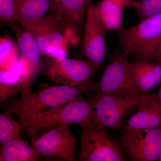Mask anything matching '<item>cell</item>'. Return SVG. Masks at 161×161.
<instances>
[{"label":"cell","instance_id":"30bf717a","mask_svg":"<svg viewBox=\"0 0 161 161\" xmlns=\"http://www.w3.org/2000/svg\"><path fill=\"white\" fill-rule=\"evenodd\" d=\"M68 124L50 129L31 139V146L41 157H56L74 161L77 139Z\"/></svg>","mask_w":161,"mask_h":161},{"label":"cell","instance_id":"d6986e66","mask_svg":"<svg viewBox=\"0 0 161 161\" xmlns=\"http://www.w3.org/2000/svg\"><path fill=\"white\" fill-rule=\"evenodd\" d=\"M24 91L22 78L19 73L14 70H1L0 72V101L6 100L16 93Z\"/></svg>","mask_w":161,"mask_h":161},{"label":"cell","instance_id":"7a4b0ae2","mask_svg":"<svg viewBox=\"0 0 161 161\" xmlns=\"http://www.w3.org/2000/svg\"><path fill=\"white\" fill-rule=\"evenodd\" d=\"M81 161H125L120 145L111 137L95 112L80 131Z\"/></svg>","mask_w":161,"mask_h":161},{"label":"cell","instance_id":"cb8c5ba5","mask_svg":"<svg viewBox=\"0 0 161 161\" xmlns=\"http://www.w3.org/2000/svg\"><path fill=\"white\" fill-rule=\"evenodd\" d=\"M142 60H152L161 64V36L153 43Z\"/></svg>","mask_w":161,"mask_h":161},{"label":"cell","instance_id":"ba28073f","mask_svg":"<svg viewBox=\"0 0 161 161\" xmlns=\"http://www.w3.org/2000/svg\"><path fill=\"white\" fill-rule=\"evenodd\" d=\"M161 36V14L147 18L137 25L120 31L119 44L122 52L135 60H140Z\"/></svg>","mask_w":161,"mask_h":161},{"label":"cell","instance_id":"6da1fadb","mask_svg":"<svg viewBox=\"0 0 161 161\" xmlns=\"http://www.w3.org/2000/svg\"><path fill=\"white\" fill-rule=\"evenodd\" d=\"M89 92L86 88L63 85L44 87L34 93L22 94L20 98L3 108L5 111L16 115L19 121H22L49 113Z\"/></svg>","mask_w":161,"mask_h":161},{"label":"cell","instance_id":"5b68a950","mask_svg":"<svg viewBox=\"0 0 161 161\" xmlns=\"http://www.w3.org/2000/svg\"><path fill=\"white\" fill-rule=\"evenodd\" d=\"M43 69L47 78L55 83L90 91L102 64L80 59L49 58L43 60Z\"/></svg>","mask_w":161,"mask_h":161},{"label":"cell","instance_id":"d4e9b609","mask_svg":"<svg viewBox=\"0 0 161 161\" xmlns=\"http://www.w3.org/2000/svg\"><path fill=\"white\" fill-rule=\"evenodd\" d=\"M113 1L121 4L124 7H125L128 6V4L132 0H113Z\"/></svg>","mask_w":161,"mask_h":161},{"label":"cell","instance_id":"277c9868","mask_svg":"<svg viewBox=\"0 0 161 161\" xmlns=\"http://www.w3.org/2000/svg\"><path fill=\"white\" fill-rule=\"evenodd\" d=\"M86 100L105 128L122 130L137 110L143 95L124 96L88 92Z\"/></svg>","mask_w":161,"mask_h":161},{"label":"cell","instance_id":"3957f363","mask_svg":"<svg viewBox=\"0 0 161 161\" xmlns=\"http://www.w3.org/2000/svg\"><path fill=\"white\" fill-rule=\"evenodd\" d=\"M94 113L86 99L80 95L49 113L20 123L31 139L62 124H76L83 127Z\"/></svg>","mask_w":161,"mask_h":161},{"label":"cell","instance_id":"8fae6325","mask_svg":"<svg viewBox=\"0 0 161 161\" xmlns=\"http://www.w3.org/2000/svg\"><path fill=\"white\" fill-rule=\"evenodd\" d=\"M106 31L91 5L88 10L80 40V51L86 60L102 64L107 53Z\"/></svg>","mask_w":161,"mask_h":161},{"label":"cell","instance_id":"5bb4252c","mask_svg":"<svg viewBox=\"0 0 161 161\" xmlns=\"http://www.w3.org/2000/svg\"><path fill=\"white\" fill-rule=\"evenodd\" d=\"M9 24L16 38L20 57L27 64L31 76L35 80L43 69L37 43L31 33L23 28L18 22H12Z\"/></svg>","mask_w":161,"mask_h":161},{"label":"cell","instance_id":"484cf974","mask_svg":"<svg viewBox=\"0 0 161 161\" xmlns=\"http://www.w3.org/2000/svg\"><path fill=\"white\" fill-rule=\"evenodd\" d=\"M158 95V97L159 100L160 102L161 103V82L160 83V87L159 90L158 92L157 93Z\"/></svg>","mask_w":161,"mask_h":161},{"label":"cell","instance_id":"8992f818","mask_svg":"<svg viewBox=\"0 0 161 161\" xmlns=\"http://www.w3.org/2000/svg\"><path fill=\"white\" fill-rule=\"evenodd\" d=\"M129 58L122 52L111 55L100 80L92 83L90 91L97 94L124 96L145 95L141 92L134 81Z\"/></svg>","mask_w":161,"mask_h":161},{"label":"cell","instance_id":"4316f807","mask_svg":"<svg viewBox=\"0 0 161 161\" xmlns=\"http://www.w3.org/2000/svg\"><path fill=\"white\" fill-rule=\"evenodd\" d=\"M158 160L159 161H161V150L160 153V155L159 156Z\"/></svg>","mask_w":161,"mask_h":161},{"label":"cell","instance_id":"603a6c76","mask_svg":"<svg viewBox=\"0 0 161 161\" xmlns=\"http://www.w3.org/2000/svg\"><path fill=\"white\" fill-rule=\"evenodd\" d=\"M0 19L4 22H17V11L15 0H0Z\"/></svg>","mask_w":161,"mask_h":161},{"label":"cell","instance_id":"7c38bea8","mask_svg":"<svg viewBox=\"0 0 161 161\" xmlns=\"http://www.w3.org/2000/svg\"><path fill=\"white\" fill-rule=\"evenodd\" d=\"M92 0H51V7L71 30L78 43Z\"/></svg>","mask_w":161,"mask_h":161},{"label":"cell","instance_id":"e0dca14e","mask_svg":"<svg viewBox=\"0 0 161 161\" xmlns=\"http://www.w3.org/2000/svg\"><path fill=\"white\" fill-rule=\"evenodd\" d=\"M41 157L19 136L0 146V161H36L40 160Z\"/></svg>","mask_w":161,"mask_h":161},{"label":"cell","instance_id":"2e32d148","mask_svg":"<svg viewBox=\"0 0 161 161\" xmlns=\"http://www.w3.org/2000/svg\"><path fill=\"white\" fill-rule=\"evenodd\" d=\"M18 21L23 28L30 31L46 14L51 0H15Z\"/></svg>","mask_w":161,"mask_h":161},{"label":"cell","instance_id":"7402d4cb","mask_svg":"<svg viewBox=\"0 0 161 161\" xmlns=\"http://www.w3.org/2000/svg\"><path fill=\"white\" fill-rule=\"evenodd\" d=\"M128 6L135 9L141 21L161 14V0H132Z\"/></svg>","mask_w":161,"mask_h":161},{"label":"cell","instance_id":"52a82bcc","mask_svg":"<svg viewBox=\"0 0 161 161\" xmlns=\"http://www.w3.org/2000/svg\"><path fill=\"white\" fill-rule=\"evenodd\" d=\"M29 32L41 54L49 58H64L69 44L79 43L71 30L55 13L45 16Z\"/></svg>","mask_w":161,"mask_h":161},{"label":"cell","instance_id":"9a60e30c","mask_svg":"<svg viewBox=\"0 0 161 161\" xmlns=\"http://www.w3.org/2000/svg\"><path fill=\"white\" fill-rule=\"evenodd\" d=\"M130 67L136 84L143 94L160 84L161 64L150 60H134Z\"/></svg>","mask_w":161,"mask_h":161},{"label":"cell","instance_id":"ffe728a7","mask_svg":"<svg viewBox=\"0 0 161 161\" xmlns=\"http://www.w3.org/2000/svg\"><path fill=\"white\" fill-rule=\"evenodd\" d=\"M6 111L0 113V142L4 143L19 136L22 124L12 117Z\"/></svg>","mask_w":161,"mask_h":161},{"label":"cell","instance_id":"ac0fdd59","mask_svg":"<svg viewBox=\"0 0 161 161\" xmlns=\"http://www.w3.org/2000/svg\"><path fill=\"white\" fill-rule=\"evenodd\" d=\"M92 6L107 31H120L124 29L123 11L125 7L121 4L113 0H102Z\"/></svg>","mask_w":161,"mask_h":161},{"label":"cell","instance_id":"44dd1931","mask_svg":"<svg viewBox=\"0 0 161 161\" xmlns=\"http://www.w3.org/2000/svg\"><path fill=\"white\" fill-rule=\"evenodd\" d=\"M19 47L14 42L7 38H1V70H9L19 59Z\"/></svg>","mask_w":161,"mask_h":161},{"label":"cell","instance_id":"4fadbf2b","mask_svg":"<svg viewBox=\"0 0 161 161\" xmlns=\"http://www.w3.org/2000/svg\"><path fill=\"white\" fill-rule=\"evenodd\" d=\"M161 126V103L157 93L142 95L135 113L127 121L121 132L151 129Z\"/></svg>","mask_w":161,"mask_h":161},{"label":"cell","instance_id":"9c48e42d","mask_svg":"<svg viewBox=\"0 0 161 161\" xmlns=\"http://www.w3.org/2000/svg\"><path fill=\"white\" fill-rule=\"evenodd\" d=\"M119 144L131 161L158 159L161 150V126L121 132Z\"/></svg>","mask_w":161,"mask_h":161}]
</instances>
